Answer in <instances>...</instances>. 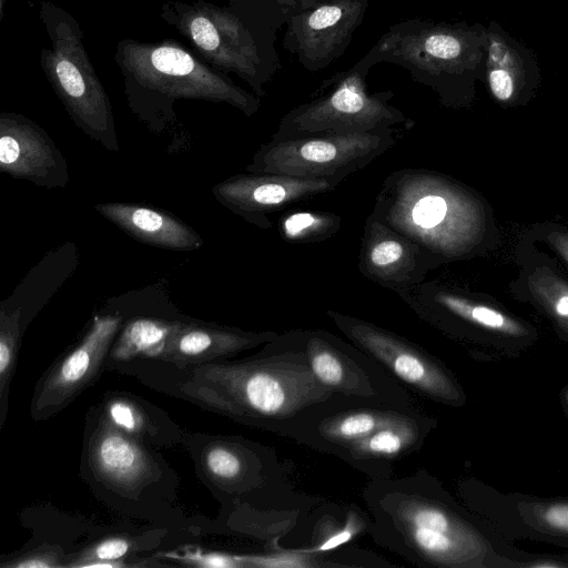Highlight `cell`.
Masks as SVG:
<instances>
[{"label": "cell", "instance_id": "1", "mask_svg": "<svg viewBox=\"0 0 568 568\" xmlns=\"http://www.w3.org/2000/svg\"><path fill=\"white\" fill-rule=\"evenodd\" d=\"M106 368L133 376L156 392L281 435L338 396L314 376L301 352L263 349L243 359L185 366L141 358Z\"/></svg>", "mask_w": 568, "mask_h": 568}, {"label": "cell", "instance_id": "2", "mask_svg": "<svg viewBox=\"0 0 568 568\" xmlns=\"http://www.w3.org/2000/svg\"><path fill=\"white\" fill-rule=\"evenodd\" d=\"M376 542L419 565L494 568L515 548L425 473L377 479L366 489Z\"/></svg>", "mask_w": 568, "mask_h": 568}, {"label": "cell", "instance_id": "3", "mask_svg": "<svg viewBox=\"0 0 568 568\" xmlns=\"http://www.w3.org/2000/svg\"><path fill=\"white\" fill-rule=\"evenodd\" d=\"M114 59L129 105L145 121L151 116L170 119L173 102L181 99L224 102L246 115L258 109L257 99L179 42L123 39L115 47Z\"/></svg>", "mask_w": 568, "mask_h": 568}, {"label": "cell", "instance_id": "4", "mask_svg": "<svg viewBox=\"0 0 568 568\" xmlns=\"http://www.w3.org/2000/svg\"><path fill=\"white\" fill-rule=\"evenodd\" d=\"M40 18L50 41L40 52L48 82L79 129L106 150L118 151L110 99L85 51L79 22L50 1L41 2Z\"/></svg>", "mask_w": 568, "mask_h": 568}, {"label": "cell", "instance_id": "5", "mask_svg": "<svg viewBox=\"0 0 568 568\" xmlns=\"http://www.w3.org/2000/svg\"><path fill=\"white\" fill-rule=\"evenodd\" d=\"M150 446L104 419L97 408L87 417L82 477L114 508L150 506L153 493L173 490L176 477Z\"/></svg>", "mask_w": 568, "mask_h": 568}, {"label": "cell", "instance_id": "6", "mask_svg": "<svg viewBox=\"0 0 568 568\" xmlns=\"http://www.w3.org/2000/svg\"><path fill=\"white\" fill-rule=\"evenodd\" d=\"M375 217L428 253H453L465 240L467 205L462 194L426 173H405L386 184Z\"/></svg>", "mask_w": 568, "mask_h": 568}, {"label": "cell", "instance_id": "7", "mask_svg": "<svg viewBox=\"0 0 568 568\" xmlns=\"http://www.w3.org/2000/svg\"><path fill=\"white\" fill-rule=\"evenodd\" d=\"M394 138L392 130H387L272 139L261 145L246 171L344 180L393 146Z\"/></svg>", "mask_w": 568, "mask_h": 568}, {"label": "cell", "instance_id": "8", "mask_svg": "<svg viewBox=\"0 0 568 568\" xmlns=\"http://www.w3.org/2000/svg\"><path fill=\"white\" fill-rule=\"evenodd\" d=\"M486 48V26L465 22L389 33L379 42L381 52L446 77L468 92L476 80L485 81Z\"/></svg>", "mask_w": 568, "mask_h": 568}, {"label": "cell", "instance_id": "9", "mask_svg": "<svg viewBox=\"0 0 568 568\" xmlns=\"http://www.w3.org/2000/svg\"><path fill=\"white\" fill-rule=\"evenodd\" d=\"M338 329L367 356L420 395L459 408L466 394L455 375L436 357L405 338L372 323L327 312Z\"/></svg>", "mask_w": 568, "mask_h": 568}, {"label": "cell", "instance_id": "10", "mask_svg": "<svg viewBox=\"0 0 568 568\" xmlns=\"http://www.w3.org/2000/svg\"><path fill=\"white\" fill-rule=\"evenodd\" d=\"M161 17L219 71L234 72L252 85L261 64L248 29L232 12L207 2L169 1Z\"/></svg>", "mask_w": 568, "mask_h": 568}, {"label": "cell", "instance_id": "11", "mask_svg": "<svg viewBox=\"0 0 568 568\" xmlns=\"http://www.w3.org/2000/svg\"><path fill=\"white\" fill-rule=\"evenodd\" d=\"M468 509L504 539H532L568 548V497L501 493L480 480L459 487Z\"/></svg>", "mask_w": 568, "mask_h": 568}, {"label": "cell", "instance_id": "12", "mask_svg": "<svg viewBox=\"0 0 568 568\" xmlns=\"http://www.w3.org/2000/svg\"><path fill=\"white\" fill-rule=\"evenodd\" d=\"M123 322L124 316L120 313L93 316L82 338L39 378L30 406L33 420L59 414L98 381Z\"/></svg>", "mask_w": 568, "mask_h": 568}, {"label": "cell", "instance_id": "13", "mask_svg": "<svg viewBox=\"0 0 568 568\" xmlns=\"http://www.w3.org/2000/svg\"><path fill=\"white\" fill-rule=\"evenodd\" d=\"M405 122L385 100L366 92L361 77H347L328 95L287 114L272 139L321 133H375Z\"/></svg>", "mask_w": 568, "mask_h": 568}, {"label": "cell", "instance_id": "14", "mask_svg": "<svg viewBox=\"0 0 568 568\" xmlns=\"http://www.w3.org/2000/svg\"><path fill=\"white\" fill-rule=\"evenodd\" d=\"M264 351L301 352L314 376L335 394L389 404L390 393L377 385L368 364L359 361L362 356L327 332H290L265 344Z\"/></svg>", "mask_w": 568, "mask_h": 568}, {"label": "cell", "instance_id": "15", "mask_svg": "<svg viewBox=\"0 0 568 568\" xmlns=\"http://www.w3.org/2000/svg\"><path fill=\"white\" fill-rule=\"evenodd\" d=\"M339 179H308L274 173L233 175L213 186L215 199L247 222L267 229V215L335 189Z\"/></svg>", "mask_w": 568, "mask_h": 568}, {"label": "cell", "instance_id": "16", "mask_svg": "<svg viewBox=\"0 0 568 568\" xmlns=\"http://www.w3.org/2000/svg\"><path fill=\"white\" fill-rule=\"evenodd\" d=\"M0 170L45 189L69 182L68 165L50 135L22 114H0Z\"/></svg>", "mask_w": 568, "mask_h": 568}, {"label": "cell", "instance_id": "17", "mask_svg": "<svg viewBox=\"0 0 568 568\" xmlns=\"http://www.w3.org/2000/svg\"><path fill=\"white\" fill-rule=\"evenodd\" d=\"M339 396L315 409L286 436L314 448L339 455L346 447L379 428L416 413L412 408L396 407L394 404L382 402H369L367 405L341 409L335 406Z\"/></svg>", "mask_w": 568, "mask_h": 568}, {"label": "cell", "instance_id": "18", "mask_svg": "<svg viewBox=\"0 0 568 568\" xmlns=\"http://www.w3.org/2000/svg\"><path fill=\"white\" fill-rule=\"evenodd\" d=\"M183 445L195 469L212 490L241 497L264 479L262 453L256 445L234 436L186 435Z\"/></svg>", "mask_w": 568, "mask_h": 568}, {"label": "cell", "instance_id": "19", "mask_svg": "<svg viewBox=\"0 0 568 568\" xmlns=\"http://www.w3.org/2000/svg\"><path fill=\"white\" fill-rule=\"evenodd\" d=\"M427 253L413 240L371 216L362 242L359 268L392 290H409L426 273Z\"/></svg>", "mask_w": 568, "mask_h": 568}, {"label": "cell", "instance_id": "20", "mask_svg": "<svg viewBox=\"0 0 568 568\" xmlns=\"http://www.w3.org/2000/svg\"><path fill=\"white\" fill-rule=\"evenodd\" d=\"M485 82L496 102L510 105L530 98L541 82L536 52L490 20L486 26Z\"/></svg>", "mask_w": 568, "mask_h": 568}, {"label": "cell", "instance_id": "21", "mask_svg": "<svg viewBox=\"0 0 568 568\" xmlns=\"http://www.w3.org/2000/svg\"><path fill=\"white\" fill-rule=\"evenodd\" d=\"M366 0H328L301 12L292 21L304 61L321 67L342 49L366 10Z\"/></svg>", "mask_w": 568, "mask_h": 568}, {"label": "cell", "instance_id": "22", "mask_svg": "<svg viewBox=\"0 0 568 568\" xmlns=\"http://www.w3.org/2000/svg\"><path fill=\"white\" fill-rule=\"evenodd\" d=\"M274 332L240 328L186 318L172 336L162 361L179 366L199 365L230 358L243 351L274 341Z\"/></svg>", "mask_w": 568, "mask_h": 568}, {"label": "cell", "instance_id": "23", "mask_svg": "<svg viewBox=\"0 0 568 568\" xmlns=\"http://www.w3.org/2000/svg\"><path fill=\"white\" fill-rule=\"evenodd\" d=\"M414 297L430 301V304L412 303L416 310L430 308L419 311L420 315L439 313L455 318L487 336L499 338L510 354L532 342L534 332L525 323L490 305L444 290L435 291L430 296L418 291Z\"/></svg>", "mask_w": 568, "mask_h": 568}, {"label": "cell", "instance_id": "24", "mask_svg": "<svg viewBox=\"0 0 568 568\" xmlns=\"http://www.w3.org/2000/svg\"><path fill=\"white\" fill-rule=\"evenodd\" d=\"M94 209L141 243L173 251L203 246L202 237L191 226L163 210L119 202L100 203Z\"/></svg>", "mask_w": 568, "mask_h": 568}, {"label": "cell", "instance_id": "25", "mask_svg": "<svg viewBox=\"0 0 568 568\" xmlns=\"http://www.w3.org/2000/svg\"><path fill=\"white\" fill-rule=\"evenodd\" d=\"M95 408L113 426L149 446H175L186 436L161 408L126 392L108 393Z\"/></svg>", "mask_w": 568, "mask_h": 568}, {"label": "cell", "instance_id": "26", "mask_svg": "<svg viewBox=\"0 0 568 568\" xmlns=\"http://www.w3.org/2000/svg\"><path fill=\"white\" fill-rule=\"evenodd\" d=\"M186 318L152 315L130 317L123 322L112 344L106 366L132 359L162 358L172 336Z\"/></svg>", "mask_w": 568, "mask_h": 568}, {"label": "cell", "instance_id": "27", "mask_svg": "<svg viewBox=\"0 0 568 568\" xmlns=\"http://www.w3.org/2000/svg\"><path fill=\"white\" fill-rule=\"evenodd\" d=\"M434 426L432 418L414 413L352 444L338 456L349 463L396 459L419 447Z\"/></svg>", "mask_w": 568, "mask_h": 568}, {"label": "cell", "instance_id": "28", "mask_svg": "<svg viewBox=\"0 0 568 568\" xmlns=\"http://www.w3.org/2000/svg\"><path fill=\"white\" fill-rule=\"evenodd\" d=\"M154 541L143 537L124 535L109 536L90 544L82 550L68 554L64 567L74 568H121L133 567L129 560L136 558V552L153 545Z\"/></svg>", "mask_w": 568, "mask_h": 568}, {"label": "cell", "instance_id": "29", "mask_svg": "<svg viewBox=\"0 0 568 568\" xmlns=\"http://www.w3.org/2000/svg\"><path fill=\"white\" fill-rule=\"evenodd\" d=\"M26 328L22 308L0 306V429L9 408V388L17 367L21 338Z\"/></svg>", "mask_w": 568, "mask_h": 568}, {"label": "cell", "instance_id": "30", "mask_svg": "<svg viewBox=\"0 0 568 568\" xmlns=\"http://www.w3.org/2000/svg\"><path fill=\"white\" fill-rule=\"evenodd\" d=\"M341 221V216L328 212L296 211L282 217L278 230L287 241L311 243L332 236Z\"/></svg>", "mask_w": 568, "mask_h": 568}, {"label": "cell", "instance_id": "31", "mask_svg": "<svg viewBox=\"0 0 568 568\" xmlns=\"http://www.w3.org/2000/svg\"><path fill=\"white\" fill-rule=\"evenodd\" d=\"M68 554L58 545L42 544L31 550L4 559L2 568H60L64 567Z\"/></svg>", "mask_w": 568, "mask_h": 568}, {"label": "cell", "instance_id": "32", "mask_svg": "<svg viewBox=\"0 0 568 568\" xmlns=\"http://www.w3.org/2000/svg\"><path fill=\"white\" fill-rule=\"evenodd\" d=\"M164 557L176 560L183 565L202 568H247L245 555H230L224 552L205 551L201 549H186L182 554L166 552Z\"/></svg>", "mask_w": 568, "mask_h": 568}, {"label": "cell", "instance_id": "33", "mask_svg": "<svg viewBox=\"0 0 568 568\" xmlns=\"http://www.w3.org/2000/svg\"><path fill=\"white\" fill-rule=\"evenodd\" d=\"M496 568H568V551L560 555L517 551L513 556H500Z\"/></svg>", "mask_w": 568, "mask_h": 568}, {"label": "cell", "instance_id": "34", "mask_svg": "<svg viewBox=\"0 0 568 568\" xmlns=\"http://www.w3.org/2000/svg\"><path fill=\"white\" fill-rule=\"evenodd\" d=\"M312 556L297 550H284L268 555H245L247 568H305L318 566Z\"/></svg>", "mask_w": 568, "mask_h": 568}, {"label": "cell", "instance_id": "35", "mask_svg": "<svg viewBox=\"0 0 568 568\" xmlns=\"http://www.w3.org/2000/svg\"><path fill=\"white\" fill-rule=\"evenodd\" d=\"M366 527L365 520L355 511H351L347 516L344 527L336 529L321 542L312 548L300 549L304 554L316 555L325 551H329L342 544L352 540Z\"/></svg>", "mask_w": 568, "mask_h": 568}, {"label": "cell", "instance_id": "36", "mask_svg": "<svg viewBox=\"0 0 568 568\" xmlns=\"http://www.w3.org/2000/svg\"><path fill=\"white\" fill-rule=\"evenodd\" d=\"M549 239L556 250L568 263V235L564 233H552Z\"/></svg>", "mask_w": 568, "mask_h": 568}, {"label": "cell", "instance_id": "37", "mask_svg": "<svg viewBox=\"0 0 568 568\" xmlns=\"http://www.w3.org/2000/svg\"><path fill=\"white\" fill-rule=\"evenodd\" d=\"M559 400H560L562 410L565 412V414L568 418V384L561 388V390L559 393Z\"/></svg>", "mask_w": 568, "mask_h": 568}]
</instances>
